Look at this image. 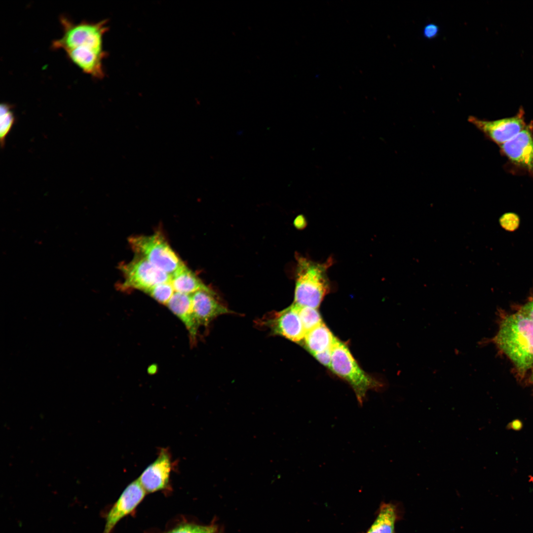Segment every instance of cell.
Segmentation results:
<instances>
[{
    "instance_id": "6da1fadb",
    "label": "cell",
    "mask_w": 533,
    "mask_h": 533,
    "mask_svg": "<svg viewBox=\"0 0 533 533\" xmlns=\"http://www.w3.org/2000/svg\"><path fill=\"white\" fill-rule=\"evenodd\" d=\"M493 340L520 373L532 369L533 320L519 311L507 316Z\"/></svg>"
},
{
    "instance_id": "7a4b0ae2",
    "label": "cell",
    "mask_w": 533,
    "mask_h": 533,
    "mask_svg": "<svg viewBox=\"0 0 533 533\" xmlns=\"http://www.w3.org/2000/svg\"><path fill=\"white\" fill-rule=\"evenodd\" d=\"M332 260L319 263L300 257L298 259L294 303L317 308L330 291L327 270Z\"/></svg>"
},
{
    "instance_id": "3957f363",
    "label": "cell",
    "mask_w": 533,
    "mask_h": 533,
    "mask_svg": "<svg viewBox=\"0 0 533 533\" xmlns=\"http://www.w3.org/2000/svg\"><path fill=\"white\" fill-rule=\"evenodd\" d=\"M329 368L350 385L361 406L369 390L378 391L384 387L382 382L360 367L346 344L337 338L332 348Z\"/></svg>"
},
{
    "instance_id": "277c9868",
    "label": "cell",
    "mask_w": 533,
    "mask_h": 533,
    "mask_svg": "<svg viewBox=\"0 0 533 533\" xmlns=\"http://www.w3.org/2000/svg\"><path fill=\"white\" fill-rule=\"evenodd\" d=\"M60 22L63 35L52 41L51 47L54 49L65 51L81 48L105 52L103 49V37L108 29L107 20L76 23L63 15L60 17Z\"/></svg>"
},
{
    "instance_id": "5b68a950",
    "label": "cell",
    "mask_w": 533,
    "mask_h": 533,
    "mask_svg": "<svg viewBox=\"0 0 533 533\" xmlns=\"http://www.w3.org/2000/svg\"><path fill=\"white\" fill-rule=\"evenodd\" d=\"M128 242L136 255L171 276L185 265L160 233L132 236Z\"/></svg>"
},
{
    "instance_id": "8992f818",
    "label": "cell",
    "mask_w": 533,
    "mask_h": 533,
    "mask_svg": "<svg viewBox=\"0 0 533 533\" xmlns=\"http://www.w3.org/2000/svg\"><path fill=\"white\" fill-rule=\"evenodd\" d=\"M119 268L124 277L121 285L123 289H136L145 292L156 285L171 280L170 275L138 255L129 263L121 265Z\"/></svg>"
},
{
    "instance_id": "52a82bcc",
    "label": "cell",
    "mask_w": 533,
    "mask_h": 533,
    "mask_svg": "<svg viewBox=\"0 0 533 533\" xmlns=\"http://www.w3.org/2000/svg\"><path fill=\"white\" fill-rule=\"evenodd\" d=\"M524 114L523 110L521 108L518 114L512 117L495 120H485L470 116L468 121L500 146L526 128Z\"/></svg>"
},
{
    "instance_id": "ba28073f",
    "label": "cell",
    "mask_w": 533,
    "mask_h": 533,
    "mask_svg": "<svg viewBox=\"0 0 533 533\" xmlns=\"http://www.w3.org/2000/svg\"><path fill=\"white\" fill-rule=\"evenodd\" d=\"M146 493L138 479L130 483L108 513L103 533H111L117 523L137 507Z\"/></svg>"
},
{
    "instance_id": "9c48e42d",
    "label": "cell",
    "mask_w": 533,
    "mask_h": 533,
    "mask_svg": "<svg viewBox=\"0 0 533 533\" xmlns=\"http://www.w3.org/2000/svg\"><path fill=\"white\" fill-rule=\"evenodd\" d=\"M173 466L169 451L162 448L156 459L145 469L138 479L147 493L166 490L169 488Z\"/></svg>"
},
{
    "instance_id": "30bf717a",
    "label": "cell",
    "mask_w": 533,
    "mask_h": 533,
    "mask_svg": "<svg viewBox=\"0 0 533 533\" xmlns=\"http://www.w3.org/2000/svg\"><path fill=\"white\" fill-rule=\"evenodd\" d=\"M266 325L273 335L281 336L291 341L304 340L305 331L300 317L297 305L294 303L268 319Z\"/></svg>"
},
{
    "instance_id": "8fae6325",
    "label": "cell",
    "mask_w": 533,
    "mask_h": 533,
    "mask_svg": "<svg viewBox=\"0 0 533 533\" xmlns=\"http://www.w3.org/2000/svg\"><path fill=\"white\" fill-rule=\"evenodd\" d=\"M500 147L511 161L533 175V136L529 127Z\"/></svg>"
},
{
    "instance_id": "7c38bea8",
    "label": "cell",
    "mask_w": 533,
    "mask_h": 533,
    "mask_svg": "<svg viewBox=\"0 0 533 533\" xmlns=\"http://www.w3.org/2000/svg\"><path fill=\"white\" fill-rule=\"evenodd\" d=\"M213 294L212 291L204 290L191 294L193 315L198 327L206 326L218 316L230 312L215 299Z\"/></svg>"
},
{
    "instance_id": "4fadbf2b",
    "label": "cell",
    "mask_w": 533,
    "mask_h": 533,
    "mask_svg": "<svg viewBox=\"0 0 533 533\" xmlns=\"http://www.w3.org/2000/svg\"><path fill=\"white\" fill-rule=\"evenodd\" d=\"M68 58L83 72L92 77L100 79L103 77L104 71L103 61L106 52L74 48L65 51Z\"/></svg>"
},
{
    "instance_id": "5bb4252c",
    "label": "cell",
    "mask_w": 533,
    "mask_h": 533,
    "mask_svg": "<svg viewBox=\"0 0 533 533\" xmlns=\"http://www.w3.org/2000/svg\"><path fill=\"white\" fill-rule=\"evenodd\" d=\"M166 305L185 324L191 337L194 339L198 327L193 315L191 294L175 292Z\"/></svg>"
},
{
    "instance_id": "9a60e30c",
    "label": "cell",
    "mask_w": 533,
    "mask_h": 533,
    "mask_svg": "<svg viewBox=\"0 0 533 533\" xmlns=\"http://www.w3.org/2000/svg\"><path fill=\"white\" fill-rule=\"evenodd\" d=\"M336 340V338L323 322L307 332L304 341L307 350L314 355L332 348Z\"/></svg>"
},
{
    "instance_id": "2e32d148",
    "label": "cell",
    "mask_w": 533,
    "mask_h": 533,
    "mask_svg": "<svg viewBox=\"0 0 533 533\" xmlns=\"http://www.w3.org/2000/svg\"><path fill=\"white\" fill-rule=\"evenodd\" d=\"M171 282L176 292L191 295L201 290L211 291L185 265L171 276Z\"/></svg>"
},
{
    "instance_id": "e0dca14e",
    "label": "cell",
    "mask_w": 533,
    "mask_h": 533,
    "mask_svg": "<svg viewBox=\"0 0 533 533\" xmlns=\"http://www.w3.org/2000/svg\"><path fill=\"white\" fill-rule=\"evenodd\" d=\"M397 517L395 506L390 503H382L377 517L366 533H394Z\"/></svg>"
},
{
    "instance_id": "ac0fdd59",
    "label": "cell",
    "mask_w": 533,
    "mask_h": 533,
    "mask_svg": "<svg viewBox=\"0 0 533 533\" xmlns=\"http://www.w3.org/2000/svg\"><path fill=\"white\" fill-rule=\"evenodd\" d=\"M0 138L1 147L5 145V139L15 122L12 107L9 104L2 103L0 107Z\"/></svg>"
},
{
    "instance_id": "d6986e66",
    "label": "cell",
    "mask_w": 533,
    "mask_h": 533,
    "mask_svg": "<svg viewBox=\"0 0 533 533\" xmlns=\"http://www.w3.org/2000/svg\"><path fill=\"white\" fill-rule=\"evenodd\" d=\"M297 305L305 333L323 323L321 316L316 308Z\"/></svg>"
},
{
    "instance_id": "ffe728a7",
    "label": "cell",
    "mask_w": 533,
    "mask_h": 533,
    "mask_svg": "<svg viewBox=\"0 0 533 533\" xmlns=\"http://www.w3.org/2000/svg\"><path fill=\"white\" fill-rule=\"evenodd\" d=\"M174 289L171 281L156 285L145 292L158 303L167 305L174 294Z\"/></svg>"
},
{
    "instance_id": "44dd1931",
    "label": "cell",
    "mask_w": 533,
    "mask_h": 533,
    "mask_svg": "<svg viewBox=\"0 0 533 533\" xmlns=\"http://www.w3.org/2000/svg\"><path fill=\"white\" fill-rule=\"evenodd\" d=\"M215 526H202L193 524H184L163 533H216Z\"/></svg>"
},
{
    "instance_id": "7402d4cb",
    "label": "cell",
    "mask_w": 533,
    "mask_h": 533,
    "mask_svg": "<svg viewBox=\"0 0 533 533\" xmlns=\"http://www.w3.org/2000/svg\"><path fill=\"white\" fill-rule=\"evenodd\" d=\"M499 223L504 229L513 231L518 228L520 219L518 216L514 213H506L500 218Z\"/></svg>"
},
{
    "instance_id": "603a6c76",
    "label": "cell",
    "mask_w": 533,
    "mask_h": 533,
    "mask_svg": "<svg viewBox=\"0 0 533 533\" xmlns=\"http://www.w3.org/2000/svg\"><path fill=\"white\" fill-rule=\"evenodd\" d=\"M439 28L434 23H428L423 28L422 35L423 37L428 39L435 38L439 34Z\"/></svg>"
},
{
    "instance_id": "cb8c5ba5",
    "label": "cell",
    "mask_w": 533,
    "mask_h": 533,
    "mask_svg": "<svg viewBox=\"0 0 533 533\" xmlns=\"http://www.w3.org/2000/svg\"><path fill=\"white\" fill-rule=\"evenodd\" d=\"M313 355L320 363L330 367L332 357V348L315 353Z\"/></svg>"
},
{
    "instance_id": "d4e9b609",
    "label": "cell",
    "mask_w": 533,
    "mask_h": 533,
    "mask_svg": "<svg viewBox=\"0 0 533 533\" xmlns=\"http://www.w3.org/2000/svg\"><path fill=\"white\" fill-rule=\"evenodd\" d=\"M519 311L526 316L533 320V299L529 301L523 305Z\"/></svg>"
},
{
    "instance_id": "484cf974",
    "label": "cell",
    "mask_w": 533,
    "mask_h": 533,
    "mask_svg": "<svg viewBox=\"0 0 533 533\" xmlns=\"http://www.w3.org/2000/svg\"></svg>"
}]
</instances>
